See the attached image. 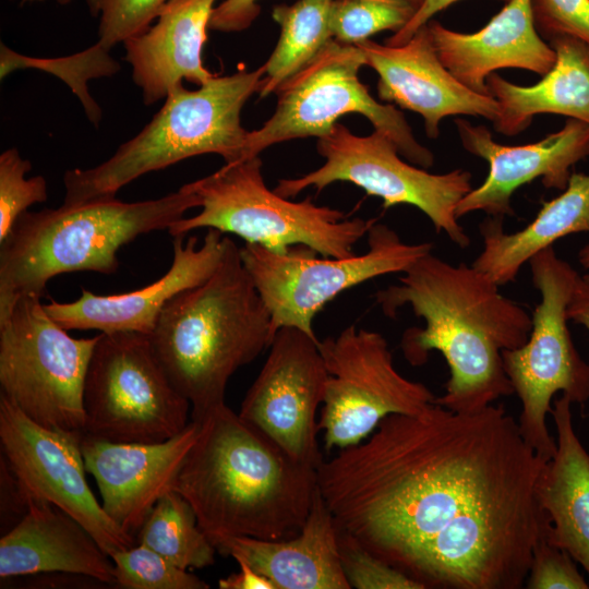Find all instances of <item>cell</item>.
<instances>
[{
  "mask_svg": "<svg viewBox=\"0 0 589 589\" xmlns=\"http://www.w3.org/2000/svg\"><path fill=\"white\" fill-rule=\"evenodd\" d=\"M548 461L502 405L390 414L317 468L338 528L424 589H520L550 519Z\"/></svg>",
  "mask_w": 589,
  "mask_h": 589,
  "instance_id": "obj_1",
  "label": "cell"
},
{
  "mask_svg": "<svg viewBox=\"0 0 589 589\" xmlns=\"http://www.w3.org/2000/svg\"><path fill=\"white\" fill-rule=\"evenodd\" d=\"M498 287L476 267L455 266L429 252L402 273L398 284L374 294L386 316L395 317L409 305L424 320V327L404 333L400 346L412 365L425 363L432 350L443 354L449 378L434 402L453 412H479L514 394L502 351L527 341L532 318Z\"/></svg>",
  "mask_w": 589,
  "mask_h": 589,
  "instance_id": "obj_2",
  "label": "cell"
},
{
  "mask_svg": "<svg viewBox=\"0 0 589 589\" xmlns=\"http://www.w3.org/2000/svg\"><path fill=\"white\" fill-rule=\"evenodd\" d=\"M197 422L172 490L190 503L209 540L297 534L318 489L317 469L291 458L226 402Z\"/></svg>",
  "mask_w": 589,
  "mask_h": 589,
  "instance_id": "obj_3",
  "label": "cell"
},
{
  "mask_svg": "<svg viewBox=\"0 0 589 589\" xmlns=\"http://www.w3.org/2000/svg\"><path fill=\"white\" fill-rule=\"evenodd\" d=\"M273 337L268 309L228 236L216 271L169 300L149 335L194 421L225 404L229 378L268 349Z\"/></svg>",
  "mask_w": 589,
  "mask_h": 589,
  "instance_id": "obj_4",
  "label": "cell"
},
{
  "mask_svg": "<svg viewBox=\"0 0 589 589\" xmlns=\"http://www.w3.org/2000/svg\"><path fill=\"white\" fill-rule=\"evenodd\" d=\"M193 207H200L197 197L180 188L155 200L106 197L25 212L0 243V318L20 297L40 298L57 275L115 273L121 247L168 229Z\"/></svg>",
  "mask_w": 589,
  "mask_h": 589,
  "instance_id": "obj_5",
  "label": "cell"
},
{
  "mask_svg": "<svg viewBox=\"0 0 589 589\" xmlns=\"http://www.w3.org/2000/svg\"><path fill=\"white\" fill-rule=\"evenodd\" d=\"M264 64L254 71L214 76L197 89L173 88L160 110L106 161L64 173L65 205L116 197L117 192L152 171L183 159L217 154L226 163L243 158L249 131L241 124L248 99L259 93Z\"/></svg>",
  "mask_w": 589,
  "mask_h": 589,
  "instance_id": "obj_6",
  "label": "cell"
},
{
  "mask_svg": "<svg viewBox=\"0 0 589 589\" xmlns=\"http://www.w3.org/2000/svg\"><path fill=\"white\" fill-rule=\"evenodd\" d=\"M262 165L260 156L226 163L215 172L182 185L197 197L201 212L177 220L168 232L173 238L185 237L207 228L276 253L305 245L323 256L356 254L353 247L375 219H347L342 212L316 205L310 197L300 202L284 197L267 188Z\"/></svg>",
  "mask_w": 589,
  "mask_h": 589,
  "instance_id": "obj_7",
  "label": "cell"
},
{
  "mask_svg": "<svg viewBox=\"0 0 589 589\" xmlns=\"http://www.w3.org/2000/svg\"><path fill=\"white\" fill-rule=\"evenodd\" d=\"M531 280L540 293L527 341L502 351L504 370L521 404L518 418L526 442L549 461L556 441L546 416L553 396L562 392L570 402L589 399V364L577 351L568 326L567 306L580 274L549 247L529 260Z\"/></svg>",
  "mask_w": 589,
  "mask_h": 589,
  "instance_id": "obj_8",
  "label": "cell"
},
{
  "mask_svg": "<svg viewBox=\"0 0 589 589\" xmlns=\"http://www.w3.org/2000/svg\"><path fill=\"white\" fill-rule=\"evenodd\" d=\"M97 339L70 336L39 297H20L0 318L1 394L44 428L84 434V385Z\"/></svg>",
  "mask_w": 589,
  "mask_h": 589,
  "instance_id": "obj_9",
  "label": "cell"
},
{
  "mask_svg": "<svg viewBox=\"0 0 589 589\" xmlns=\"http://www.w3.org/2000/svg\"><path fill=\"white\" fill-rule=\"evenodd\" d=\"M366 65L357 45L335 39L275 92L272 117L248 133L243 158L259 156L267 147L289 140L328 133L346 113L364 116L374 130L389 137L400 155L423 168L434 163L430 149L416 139L404 113L394 105L375 100L361 83L359 71Z\"/></svg>",
  "mask_w": 589,
  "mask_h": 589,
  "instance_id": "obj_10",
  "label": "cell"
},
{
  "mask_svg": "<svg viewBox=\"0 0 589 589\" xmlns=\"http://www.w3.org/2000/svg\"><path fill=\"white\" fill-rule=\"evenodd\" d=\"M190 407L148 335H98L84 385V434L115 443L163 442L189 424Z\"/></svg>",
  "mask_w": 589,
  "mask_h": 589,
  "instance_id": "obj_11",
  "label": "cell"
},
{
  "mask_svg": "<svg viewBox=\"0 0 589 589\" xmlns=\"http://www.w3.org/2000/svg\"><path fill=\"white\" fill-rule=\"evenodd\" d=\"M369 249L349 257L320 255L305 245L276 253L244 243L241 260L271 314L273 335L281 327H296L316 338L315 315L341 292L370 279L404 273L432 251L433 244H409L376 221L368 233Z\"/></svg>",
  "mask_w": 589,
  "mask_h": 589,
  "instance_id": "obj_12",
  "label": "cell"
},
{
  "mask_svg": "<svg viewBox=\"0 0 589 589\" xmlns=\"http://www.w3.org/2000/svg\"><path fill=\"white\" fill-rule=\"evenodd\" d=\"M316 147L324 164L302 177L279 180L276 193L290 199L308 188L320 192L334 182H350L368 195L382 199L384 208L399 204L419 208L437 232L444 231L460 248L470 244L456 216L458 203L472 190L469 171L430 173L404 161L385 134L374 130L359 136L339 122L317 137Z\"/></svg>",
  "mask_w": 589,
  "mask_h": 589,
  "instance_id": "obj_13",
  "label": "cell"
},
{
  "mask_svg": "<svg viewBox=\"0 0 589 589\" xmlns=\"http://www.w3.org/2000/svg\"><path fill=\"white\" fill-rule=\"evenodd\" d=\"M327 381L318 417L328 452L357 445L390 414H416L435 396L398 372L385 337L350 325L318 341Z\"/></svg>",
  "mask_w": 589,
  "mask_h": 589,
  "instance_id": "obj_14",
  "label": "cell"
},
{
  "mask_svg": "<svg viewBox=\"0 0 589 589\" xmlns=\"http://www.w3.org/2000/svg\"><path fill=\"white\" fill-rule=\"evenodd\" d=\"M83 435L44 428L0 394L1 457L26 501L47 502L65 512L111 555L136 540L106 514L93 494L85 477Z\"/></svg>",
  "mask_w": 589,
  "mask_h": 589,
  "instance_id": "obj_15",
  "label": "cell"
},
{
  "mask_svg": "<svg viewBox=\"0 0 589 589\" xmlns=\"http://www.w3.org/2000/svg\"><path fill=\"white\" fill-rule=\"evenodd\" d=\"M318 341L299 328H279L238 412L291 458L315 469L324 460L317 410L327 381Z\"/></svg>",
  "mask_w": 589,
  "mask_h": 589,
  "instance_id": "obj_16",
  "label": "cell"
},
{
  "mask_svg": "<svg viewBox=\"0 0 589 589\" xmlns=\"http://www.w3.org/2000/svg\"><path fill=\"white\" fill-rule=\"evenodd\" d=\"M455 125L462 147L489 164L483 183L458 203V219L477 211L513 216L510 199L521 185L540 178L544 188L563 191L573 168L589 156V124L576 119H566L561 130L541 141L514 146L495 142L482 124L457 118Z\"/></svg>",
  "mask_w": 589,
  "mask_h": 589,
  "instance_id": "obj_17",
  "label": "cell"
},
{
  "mask_svg": "<svg viewBox=\"0 0 589 589\" xmlns=\"http://www.w3.org/2000/svg\"><path fill=\"white\" fill-rule=\"evenodd\" d=\"M200 422L158 443H115L82 437V454L106 514L136 540L155 504L168 492L193 446Z\"/></svg>",
  "mask_w": 589,
  "mask_h": 589,
  "instance_id": "obj_18",
  "label": "cell"
},
{
  "mask_svg": "<svg viewBox=\"0 0 589 589\" xmlns=\"http://www.w3.org/2000/svg\"><path fill=\"white\" fill-rule=\"evenodd\" d=\"M227 236L207 229L199 245L195 236L175 237L171 266L159 279L141 289L96 294L86 289L72 302L50 301L45 309L64 329H96L100 333L135 332L151 335L166 303L178 293L205 281L219 265Z\"/></svg>",
  "mask_w": 589,
  "mask_h": 589,
  "instance_id": "obj_19",
  "label": "cell"
},
{
  "mask_svg": "<svg viewBox=\"0 0 589 589\" xmlns=\"http://www.w3.org/2000/svg\"><path fill=\"white\" fill-rule=\"evenodd\" d=\"M366 65L378 74L383 101L419 113L430 139L440 134V122L449 116H474L494 121L498 104L490 94L474 92L458 81L440 60L428 25L400 46L370 39L357 44Z\"/></svg>",
  "mask_w": 589,
  "mask_h": 589,
  "instance_id": "obj_20",
  "label": "cell"
},
{
  "mask_svg": "<svg viewBox=\"0 0 589 589\" xmlns=\"http://www.w3.org/2000/svg\"><path fill=\"white\" fill-rule=\"evenodd\" d=\"M434 49L447 70L470 89L489 94L494 71L516 68L544 75L555 51L538 33L530 0H510L474 33L452 31L437 21L428 24Z\"/></svg>",
  "mask_w": 589,
  "mask_h": 589,
  "instance_id": "obj_21",
  "label": "cell"
},
{
  "mask_svg": "<svg viewBox=\"0 0 589 589\" xmlns=\"http://www.w3.org/2000/svg\"><path fill=\"white\" fill-rule=\"evenodd\" d=\"M211 541L219 554L245 562L275 589H351L340 563L337 525L318 489L304 525L291 538Z\"/></svg>",
  "mask_w": 589,
  "mask_h": 589,
  "instance_id": "obj_22",
  "label": "cell"
},
{
  "mask_svg": "<svg viewBox=\"0 0 589 589\" xmlns=\"http://www.w3.org/2000/svg\"><path fill=\"white\" fill-rule=\"evenodd\" d=\"M65 573L116 585L108 553L76 519L40 501H27L21 520L0 539V577Z\"/></svg>",
  "mask_w": 589,
  "mask_h": 589,
  "instance_id": "obj_23",
  "label": "cell"
},
{
  "mask_svg": "<svg viewBox=\"0 0 589 589\" xmlns=\"http://www.w3.org/2000/svg\"><path fill=\"white\" fill-rule=\"evenodd\" d=\"M215 2L168 0L146 32L123 43L145 105L165 99L183 80L200 86L215 76L202 61Z\"/></svg>",
  "mask_w": 589,
  "mask_h": 589,
  "instance_id": "obj_24",
  "label": "cell"
},
{
  "mask_svg": "<svg viewBox=\"0 0 589 589\" xmlns=\"http://www.w3.org/2000/svg\"><path fill=\"white\" fill-rule=\"evenodd\" d=\"M555 63L536 84L521 86L498 74L486 80L488 93L498 104L495 131L515 136L539 113H554L589 124V45L570 36L549 41Z\"/></svg>",
  "mask_w": 589,
  "mask_h": 589,
  "instance_id": "obj_25",
  "label": "cell"
},
{
  "mask_svg": "<svg viewBox=\"0 0 589 589\" xmlns=\"http://www.w3.org/2000/svg\"><path fill=\"white\" fill-rule=\"evenodd\" d=\"M570 405L562 395L551 410L556 450L541 480L540 502L550 519L548 539L589 576V453L575 432Z\"/></svg>",
  "mask_w": 589,
  "mask_h": 589,
  "instance_id": "obj_26",
  "label": "cell"
},
{
  "mask_svg": "<svg viewBox=\"0 0 589 589\" xmlns=\"http://www.w3.org/2000/svg\"><path fill=\"white\" fill-rule=\"evenodd\" d=\"M580 232H589V173L574 171L561 194L544 202L521 230L505 232L503 217L485 218L480 225L483 249L472 266L502 286L514 281L533 255Z\"/></svg>",
  "mask_w": 589,
  "mask_h": 589,
  "instance_id": "obj_27",
  "label": "cell"
},
{
  "mask_svg": "<svg viewBox=\"0 0 589 589\" xmlns=\"http://www.w3.org/2000/svg\"><path fill=\"white\" fill-rule=\"evenodd\" d=\"M332 3L333 0H298L274 7L272 15L280 26V36L264 63L261 98L275 93L334 39L329 26Z\"/></svg>",
  "mask_w": 589,
  "mask_h": 589,
  "instance_id": "obj_28",
  "label": "cell"
},
{
  "mask_svg": "<svg viewBox=\"0 0 589 589\" xmlns=\"http://www.w3.org/2000/svg\"><path fill=\"white\" fill-rule=\"evenodd\" d=\"M136 542L187 570L212 566L217 552L199 526L190 503L173 490L155 504L136 534Z\"/></svg>",
  "mask_w": 589,
  "mask_h": 589,
  "instance_id": "obj_29",
  "label": "cell"
},
{
  "mask_svg": "<svg viewBox=\"0 0 589 589\" xmlns=\"http://www.w3.org/2000/svg\"><path fill=\"white\" fill-rule=\"evenodd\" d=\"M110 50L95 43L92 47L62 58H34L20 55L1 43L0 77L8 76L17 69H39L65 82L80 99L89 121L98 127L101 109L89 95L87 82L91 79L111 76L120 70V64L110 56Z\"/></svg>",
  "mask_w": 589,
  "mask_h": 589,
  "instance_id": "obj_30",
  "label": "cell"
},
{
  "mask_svg": "<svg viewBox=\"0 0 589 589\" xmlns=\"http://www.w3.org/2000/svg\"><path fill=\"white\" fill-rule=\"evenodd\" d=\"M414 12L407 0H333L329 26L335 40L357 45L383 31L398 32Z\"/></svg>",
  "mask_w": 589,
  "mask_h": 589,
  "instance_id": "obj_31",
  "label": "cell"
},
{
  "mask_svg": "<svg viewBox=\"0 0 589 589\" xmlns=\"http://www.w3.org/2000/svg\"><path fill=\"white\" fill-rule=\"evenodd\" d=\"M116 585L125 589H207L194 574L142 543L110 555Z\"/></svg>",
  "mask_w": 589,
  "mask_h": 589,
  "instance_id": "obj_32",
  "label": "cell"
},
{
  "mask_svg": "<svg viewBox=\"0 0 589 589\" xmlns=\"http://www.w3.org/2000/svg\"><path fill=\"white\" fill-rule=\"evenodd\" d=\"M31 169V161L22 158L16 148L1 153L0 243L31 205L46 202L48 199L47 182L43 176L25 177Z\"/></svg>",
  "mask_w": 589,
  "mask_h": 589,
  "instance_id": "obj_33",
  "label": "cell"
},
{
  "mask_svg": "<svg viewBox=\"0 0 589 589\" xmlns=\"http://www.w3.org/2000/svg\"><path fill=\"white\" fill-rule=\"evenodd\" d=\"M168 0H86L93 16H99L98 40L110 50L115 45L146 32Z\"/></svg>",
  "mask_w": 589,
  "mask_h": 589,
  "instance_id": "obj_34",
  "label": "cell"
},
{
  "mask_svg": "<svg viewBox=\"0 0 589 589\" xmlns=\"http://www.w3.org/2000/svg\"><path fill=\"white\" fill-rule=\"evenodd\" d=\"M337 542L344 574L356 589H424L421 584L363 548L350 533L337 527Z\"/></svg>",
  "mask_w": 589,
  "mask_h": 589,
  "instance_id": "obj_35",
  "label": "cell"
},
{
  "mask_svg": "<svg viewBox=\"0 0 589 589\" xmlns=\"http://www.w3.org/2000/svg\"><path fill=\"white\" fill-rule=\"evenodd\" d=\"M525 588L589 589V585L572 556L552 543L546 533L533 549Z\"/></svg>",
  "mask_w": 589,
  "mask_h": 589,
  "instance_id": "obj_36",
  "label": "cell"
},
{
  "mask_svg": "<svg viewBox=\"0 0 589 589\" xmlns=\"http://www.w3.org/2000/svg\"><path fill=\"white\" fill-rule=\"evenodd\" d=\"M540 36H570L589 45V0H530Z\"/></svg>",
  "mask_w": 589,
  "mask_h": 589,
  "instance_id": "obj_37",
  "label": "cell"
},
{
  "mask_svg": "<svg viewBox=\"0 0 589 589\" xmlns=\"http://www.w3.org/2000/svg\"><path fill=\"white\" fill-rule=\"evenodd\" d=\"M260 11L257 0H224L214 8L209 28L226 33L244 31Z\"/></svg>",
  "mask_w": 589,
  "mask_h": 589,
  "instance_id": "obj_38",
  "label": "cell"
},
{
  "mask_svg": "<svg viewBox=\"0 0 589 589\" xmlns=\"http://www.w3.org/2000/svg\"><path fill=\"white\" fill-rule=\"evenodd\" d=\"M459 0H423L416 10L409 22L398 32L386 39L385 45L400 46L407 43L422 26L426 25L432 17ZM505 3L510 0H501Z\"/></svg>",
  "mask_w": 589,
  "mask_h": 589,
  "instance_id": "obj_39",
  "label": "cell"
},
{
  "mask_svg": "<svg viewBox=\"0 0 589 589\" xmlns=\"http://www.w3.org/2000/svg\"><path fill=\"white\" fill-rule=\"evenodd\" d=\"M240 567L238 573H232L225 578H220L218 587L220 589H275L273 584L263 575L243 561H236Z\"/></svg>",
  "mask_w": 589,
  "mask_h": 589,
  "instance_id": "obj_40",
  "label": "cell"
},
{
  "mask_svg": "<svg viewBox=\"0 0 589 589\" xmlns=\"http://www.w3.org/2000/svg\"><path fill=\"white\" fill-rule=\"evenodd\" d=\"M566 315L568 321L585 326L589 332V284L581 275L569 300Z\"/></svg>",
  "mask_w": 589,
  "mask_h": 589,
  "instance_id": "obj_41",
  "label": "cell"
},
{
  "mask_svg": "<svg viewBox=\"0 0 589 589\" xmlns=\"http://www.w3.org/2000/svg\"><path fill=\"white\" fill-rule=\"evenodd\" d=\"M578 262L585 271V274L581 275V277L589 284V242L579 250Z\"/></svg>",
  "mask_w": 589,
  "mask_h": 589,
  "instance_id": "obj_42",
  "label": "cell"
},
{
  "mask_svg": "<svg viewBox=\"0 0 589 589\" xmlns=\"http://www.w3.org/2000/svg\"><path fill=\"white\" fill-rule=\"evenodd\" d=\"M20 1L21 3H27V2H38V1H44V0H20ZM73 0H57V2L62 5L69 4Z\"/></svg>",
  "mask_w": 589,
  "mask_h": 589,
  "instance_id": "obj_43",
  "label": "cell"
},
{
  "mask_svg": "<svg viewBox=\"0 0 589 589\" xmlns=\"http://www.w3.org/2000/svg\"><path fill=\"white\" fill-rule=\"evenodd\" d=\"M408 2H410L414 8L416 10L422 4L423 0H407Z\"/></svg>",
  "mask_w": 589,
  "mask_h": 589,
  "instance_id": "obj_44",
  "label": "cell"
}]
</instances>
